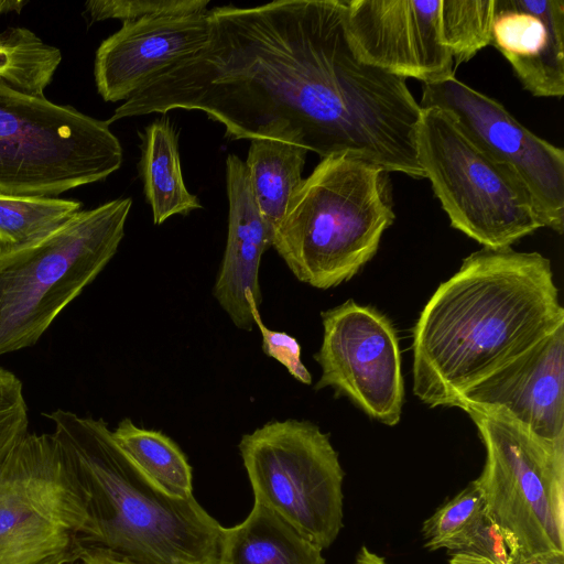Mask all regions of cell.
<instances>
[{
  "instance_id": "cell-1",
  "label": "cell",
  "mask_w": 564,
  "mask_h": 564,
  "mask_svg": "<svg viewBox=\"0 0 564 564\" xmlns=\"http://www.w3.org/2000/svg\"><path fill=\"white\" fill-rule=\"evenodd\" d=\"M207 44L158 73L107 122L199 110L238 139L349 153L384 170L410 151L421 107L405 79L366 63L346 0H278L208 10Z\"/></svg>"
},
{
  "instance_id": "cell-2",
  "label": "cell",
  "mask_w": 564,
  "mask_h": 564,
  "mask_svg": "<svg viewBox=\"0 0 564 564\" xmlns=\"http://www.w3.org/2000/svg\"><path fill=\"white\" fill-rule=\"evenodd\" d=\"M564 325L551 261L482 247L441 283L412 330L413 393L454 406L474 384Z\"/></svg>"
},
{
  "instance_id": "cell-3",
  "label": "cell",
  "mask_w": 564,
  "mask_h": 564,
  "mask_svg": "<svg viewBox=\"0 0 564 564\" xmlns=\"http://www.w3.org/2000/svg\"><path fill=\"white\" fill-rule=\"evenodd\" d=\"M44 415L87 498L84 544L137 564H217L224 527L194 496L163 491L116 443L102 419L65 410Z\"/></svg>"
},
{
  "instance_id": "cell-4",
  "label": "cell",
  "mask_w": 564,
  "mask_h": 564,
  "mask_svg": "<svg viewBox=\"0 0 564 564\" xmlns=\"http://www.w3.org/2000/svg\"><path fill=\"white\" fill-rule=\"evenodd\" d=\"M389 173L351 155L323 158L293 195L272 247L302 283L327 290L377 253L395 218Z\"/></svg>"
},
{
  "instance_id": "cell-5",
  "label": "cell",
  "mask_w": 564,
  "mask_h": 564,
  "mask_svg": "<svg viewBox=\"0 0 564 564\" xmlns=\"http://www.w3.org/2000/svg\"><path fill=\"white\" fill-rule=\"evenodd\" d=\"M131 205L124 197L80 210L37 243L0 254V356L35 345L105 269Z\"/></svg>"
},
{
  "instance_id": "cell-6",
  "label": "cell",
  "mask_w": 564,
  "mask_h": 564,
  "mask_svg": "<svg viewBox=\"0 0 564 564\" xmlns=\"http://www.w3.org/2000/svg\"><path fill=\"white\" fill-rule=\"evenodd\" d=\"M122 159L107 120L0 79V195L57 196L105 180Z\"/></svg>"
},
{
  "instance_id": "cell-7",
  "label": "cell",
  "mask_w": 564,
  "mask_h": 564,
  "mask_svg": "<svg viewBox=\"0 0 564 564\" xmlns=\"http://www.w3.org/2000/svg\"><path fill=\"white\" fill-rule=\"evenodd\" d=\"M486 449L474 481L519 557L564 552V442L541 438L506 413L463 406Z\"/></svg>"
},
{
  "instance_id": "cell-8",
  "label": "cell",
  "mask_w": 564,
  "mask_h": 564,
  "mask_svg": "<svg viewBox=\"0 0 564 564\" xmlns=\"http://www.w3.org/2000/svg\"><path fill=\"white\" fill-rule=\"evenodd\" d=\"M416 155L451 226L482 247H511L543 228L519 181L487 154L447 111L422 108Z\"/></svg>"
},
{
  "instance_id": "cell-9",
  "label": "cell",
  "mask_w": 564,
  "mask_h": 564,
  "mask_svg": "<svg viewBox=\"0 0 564 564\" xmlns=\"http://www.w3.org/2000/svg\"><path fill=\"white\" fill-rule=\"evenodd\" d=\"M86 495L51 433H28L0 467V564H69L87 534Z\"/></svg>"
},
{
  "instance_id": "cell-10",
  "label": "cell",
  "mask_w": 564,
  "mask_h": 564,
  "mask_svg": "<svg viewBox=\"0 0 564 564\" xmlns=\"http://www.w3.org/2000/svg\"><path fill=\"white\" fill-rule=\"evenodd\" d=\"M254 501L324 550L344 527V469L328 434L311 421L273 420L239 442Z\"/></svg>"
},
{
  "instance_id": "cell-11",
  "label": "cell",
  "mask_w": 564,
  "mask_h": 564,
  "mask_svg": "<svg viewBox=\"0 0 564 564\" xmlns=\"http://www.w3.org/2000/svg\"><path fill=\"white\" fill-rule=\"evenodd\" d=\"M323 339L314 355L322 373L314 389L332 388L369 417L400 422L404 381L397 329L391 319L352 299L322 312Z\"/></svg>"
},
{
  "instance_id": "cell-12",
  "label": "cell",
  "mask_w": 564,
  "mask_h": 564,
  "mask_svg": "<svg viewBox=\"0 0 564 564\" xmlns=\"http://www.w3.org/2000/svg\"><path fill=\"white\" fill-rule=\"evenodd\" d=\"M421 108L437 107L506 167L531 197L543 227L564 230V151L523 127L500 102L455 76L423 84Z\"/></svg>"
},
{
  "instance_id": "cell-13",
  "label": "cell",
  "mask_w": 564,
  "mask_h": 564,
  "mask_svg": "<svg viewBox=\"0 0 564 564\" xmlns=\"http://www.w3.org/2000/svg\"><path fill=\"white\" fill-rule=\"evenodd\" d=\"M442 0H346L352 46L366 63L430 84L454 76L442 36Z\"/></svg>"
},
{
  "instance_id": "cell-14",
  "label": "cell",
  "mask_w": 564,
  "mask_h": 564,
  "mask_svg": "<svg viewBox=\"0 0 564 564\" xmlns=\"http://www.w3.org/2000/svg\"><path fill=\"white\" fill-rule=\"evenodd\" d=\"M499 410L550 442H564V325L466 390L456 408Z\"/></svg>"
},
{
  "instance_id": "cell-15",
  "label": "cell",
  "mask_w": 564,
  "mask_h": 564,
  "mask_svg": "<svg viewBox=\"0 0 564 564\" xmlns=\"http://www.w3.org/2000/svg\"><path fill=\"white\" fill-rule=\"evenodd\" d=\"M209 36L208 11L124 22L96 52L98 94L105 101H126L158 73L203 48Z\"/></svg>"
},
{
  "instance_id": "cell-16",
  "label": "cell",
  "mask_w": 564,
  "mask_h": 564,
  "mask_svg": "<svg viewBox=\"0 0 564 564\" xmlns=\"http://www.w3.org/2000/svg\"><path fill=\"white\" fill-rule=\"evenodd\" d=\"M490 44L533 96L564 95L563 0H495Z\"/></svg>"
},
{
  "instance_id": "cell-17",
  "label": "cell",
  "mask_w": 564,
  "mask_h": 564,
  "mask_svg": "<svg viewBox=\"0 0 564 564\" xmlns=\"http://www.w3.org/2000/svg\"><path fill=\"white\" fill-rule=\"evenodd\" d=\"M226 187L228 236L213 294L234 325L250 332V301L259 307L262 303L259 269L263 252L272 247L273 231L257 206L246 164L236 154L226 159Z\"/></svg>"
},
{
  "instance_id": "cell-18",
  "label": "cell",
  "mask_w": 564,
  "mask_h": 564,
  "mask_svg": "<svg viewBox=\"0 0 564 564\" xmlns=\"http://www.w3.org/2000/svg\"><path fill=\"white\" fill-rule=\"evenodd\" d=\"M322 551L254 501L241 523L223 529L217 564H326Z\"/></svg>"
},
{
  "instance_id": "cell-19",
  "label": "cell",
  "mask_w": 564,
  "mask_h": 564,
  "mask_svg": "<svg viewBox=\"0 0 564 564\" xmlns=\"http://www.w3.org/2000/svg\"><path fill=\"white\" fill-rule=\"evenodd\" d=\"M140 175L152 209L153 223L160 225L174 215L202 208L198 197L185 186L178 153V133L167 119H156L140 133Z\"/></svg>"
},
{
  "instance_id": "cell-20",
  "label": "cell",
  "mask_w": 564,
  "mask_h": 564,
  "mask_svg": "<svg viewBox=\"0 0 564 564\" xmlns=\"http://www.w3.org/2000/svg\"><path fill=\"white\" fill-rule=\"evenodd\" d=\"M247 161L248 178L257 206L274 231L303 182L307 150L301 145L264 138L250 140Z\"/></svg>"
},
{
  "instance_id": "cell-21",
  "label": "cell",
  "mask_w": 564,
  "mask_h": 564,
  "mask_svg": "<svg viewBox=\"0 0 564 564\" xmlns=\"http://www.w3.org/2000/svg\"><path fill=\"white\" fill-rule=\"evenodd\" d=\"M112 437L133 463L163 491L177 498L193 496L192 467L178 447L160 431L121 420Z\"/></svg>"
},
{
  "instance_id": "cell-22",
  "label": "cell",
  "mask_w": 564,
  "mask_h": 564,
  "mask_svg": "<svg viewBox=\"0 0 564 564\" xmlns=\"http://www.w3.org/2000/svg\"><path fill=\"white\" fill-rule=\"evenodd\" d=\"M80 210L74 199L0 195V254L37 243Z\"/></svg>"
},
{
  "instance_id": "cell-23",
  "label": "cell",
  "mask_w": 564,
  "mask_h": 564,
  "mask_svg": "<svg viewBox=\"0 0 564 564\" xmlns=\"http://www.w3.org/2000/svg\"><path fill=\"white\" fill-rule=\"evenodd\" d=\"M61 61L57 47L45 44L25 28L0 33V79L15 89L44 97Z\"/></svg>"
},
{
  "instance_id": "cell-24",
  "label": "cell",
  "mask_w": 564,
  "mask_h": 564,
  "mask_svg": "<svg viewBox=\"0 0 564 564\" xmlns=\"http://www.w3.org/2000/svg\"><path fill=\"white\" fill-rule=\"evenodd\" d=\"M495 0H442V36L455 66L490 44Z\"/></svg>"
},
{
  "instance_id": "cell-25",
  "label": "cell",
  "mask_w": 564,
  "mask_h": 564,
  "mask_svg": "<svg viewBox=\"0 0 564 564\" xmlns=\"http://www.w3.org/2000/svg\"><path fill=\"white\" fill-rule=\"evenodd\" d=\"M448 564H514L519 555L485 511L463 532L443 544Z\"/></svg>"
},
{
  "instance_id": "cell-26",
  "label": "cell",
  "mask_w": 564,
  "mask_h": 564,
  "mask_svg": "<svg viewBox=\"0 0 564 564\" xmlns=\"http://www.w3.org/2000/svg\"><path fill=\"white\" fill-rule=\"evenodd\" d=\"M486 509L481 490L473 480L440 507L422 525L425 547L435 551L467 529Z\"/></svg>"
},
{
  "instance_id": "cell-27",
  "label": "cell",
  "mask_w": 564,
  "mask_h": 564,
  "mask_svg": "<svg viewBox=\"0 0 564 564\" xmlns=\"http://www.w3.org/2000/svg\"><path fill=\"white\" fill-rule=\"evenodd\" d=\"M209 0H90L85 3L91 21L117 19L133 22L143 19L193 15L208 11Z\"/></svg>"
},
{
  "instance_id": "cell-28",
  "label": "cell",
  "mask_w": 564,
  "mask_h": 564,
  "mask_svg": "<svg viewBox=\"0 0 564 564\" xmlns=\"http://www.w3.org/2000/svg\"><path fill=\"white\" fill-rule=\"evenodd\" d=\"M28 433L22 382L13 372L0 367V467Z\"/></svg>"
},
{
  "instance_id": "cell-29",
  "label": "cell",
  "mask_w": 564,
  "mask_h": 564,
  "mask_svg": "<svg viewBox=\"0 0 564 564\" xmlns=\"http://www.w3.org/2000/svg\"><path fill=\"white\" fill-rule=\"evenodd\" d=\"M251 314L254 325L262 336V350L264 354L284 366L288 372L304 384L312 383V376L301 360V346L295 337L285 332L272 330L262 322L259 305L250 301Z\"/></svg>"
},
{
  "instance_id": "cell-30",
  "label": "cell",
  "mask_w": 564,
  "mask_h": 564,
  "mask_svg": "<svg viewBox=\"0 0 564 564\" xmlns=\"http://www.w3.org/2000/svg\"><path fill=\"white\" fill-rule=\"evenodd\" d=\"M69 564H137L105 547L83 544L76 558Z\"/></svg>"
},
{
  "instance_id": "cell-31",
  "label": "cell",
  "mask_w": 564,
  "mask_h": 564,
  "mask_svg": "<svg viewBox=\"0 0 564 564\" xmlns=\"http://www.w3.org/2000/svg\"><path fill=\"white\" fill-rule=\"evenodd\" d=\"M514 564H564V552H546L519 557Z\"/></svg>"
},
{
  "instance_id": "cell-32",
  "label": "cell",
  "mask_w": 564,
  "mask_h": 564,
  "mask_svg": "<svg viewBox=\"0 0 564 564\" xmlns=\"http://www.w3.org/2000/svg\"><path fill=\"white\" fill-rule=\"evenodd\" d=\"M354 564H388L386 560L371 552L367 546H361L356 555Z\"/></svg>"
},
{
  "instance_id": "cell-33",
  "label": "cell",
  "mask_w": 564,
  "mask_h": 564,
  "mask_svg": "<svg viewBox=\"0 0 564 564\" xmlns=\"http://www.w3.org/2000/svg\"><path fill=\"white\" fill-rule=\"evenodd\" d=\"M26 4V1L20 0H0V14L11 12V11H20L23 6Z\"/></svg>"
}]
</instances>
